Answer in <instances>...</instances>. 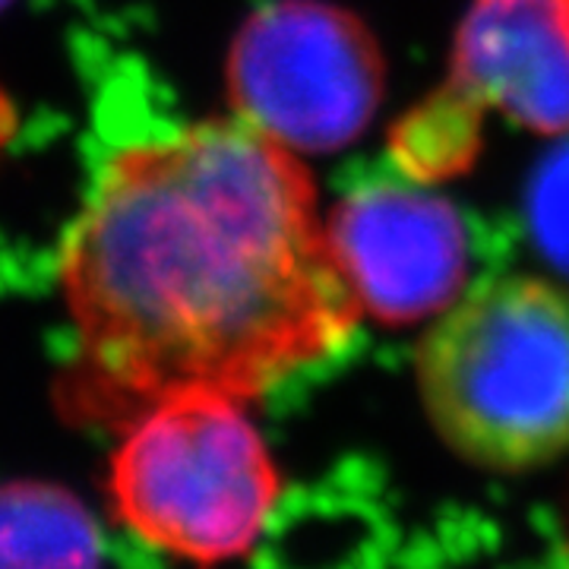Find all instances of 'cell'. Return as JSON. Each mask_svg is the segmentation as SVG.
<instances>
[{
  "label": "cell",
  "mask_w": 569,
  "mask_h": 569,
  "mask_svg": "<svg viewBox=\"0 0 569 569\" xmlns=\"http://www.w3.org/2000/svg\"><path fill=\"white\" fill-rule=\"evenodd\" d=\"M490 111L541 137H569V0H468L447 80L392 127L408 181L475 162Z\"/></svg>",
  "instance_id": "cell-4"
},
{
  "label": "cell",
  "mask_w": 569,
  "mask_h": 569,
  "mask_svg": "<svg viewBox=\"0 0 569 569\" xmlns=\"http://www.w3.org/2000/svg\"><path fill=\"white\" fill-rule=\"evenodd\" d=\"M234 114L295 152L358 140L383 96V58L365 22L323 0H272L228 54Z\"/></svg>",
  "instance_id": "cell-5"
},
{
  "label": "cell",
  "mask_w": 569,
  "mask_h": 569,
  "mask_svg": "<svg viewBox=\"0 0 569 569\" xmlns=\"http://www.w3.org/2000/svg\"><path fill=\"white\" fill-rule=\"evenodd\" d=\"M529 219L541 250L569 269V140L538 168L529 193Z\"/></svg>",
  "instance_id": "cell-8"
},
{
  "label": "cell",
  "mask_w": 569,
  "mask_h": 569,
  "mask_svg": "<svg viewBox=\"0 0 569 569\" xmlns=\"http://www.w3.org/2000/svg\"><path fill=\"white\" fill-rule=\"evenodd\" d=\"M244 406L224 392L187 389L123 427L108 500L142 545L200 569L257 548L282 500V475Z\"/></svg>",
  "instance_id": "cell-3"
},
{
  "label": "cell",
  "mask_w": 569,
  "mask_h": 569,
  "mask_svg": "<svg viewBox=\"0 0 569 569\" xmlns=\"http://www.w3.org/2000/svg\"><path fill=\"white\" fill-rule=\"evenodd\" d=\"M7 3H10V0H0V10H3V7H7Z\"/></svg>",
  "instance_id": "cell-10"
},
{
  "label": "cell",
  "mask_w": 569,
  "mask_h": 569,
  "mask_svg": "<svg viewBox=\"0 0 569 569\" xmlns=\"http://www.w3.org/2000/svg\"><path fill=\"white\" fill-rule=\"evenodd\" d=\"M58 282L77 336L58 408L111 430L187 389L253 402L342 351L365 317L313 174L238 114L118 149Z\"/></svg>",
  "instance_id": "cell-1"
},
{
  "label": "cell",
  "mask_w": 569,
  "mask_h": 569,
  "mask_svg": "<svg viewBox=\"0 0 569 569\" xmlns=\"http://www.w3.org/2000/svg\"><path fill=\"white\" fill-rule=\"evenodd\" d=\"M96 516L73 490L17 478L0 485V569H102Z\"/></svg>",
  "instance_id": "cell-7"
},
{
  "label": "cell",
  "mask_w": 569,
  "mask_h": 569,
  "mask_svg": "<svg viewBox=\"0 0 569 569\" xmlns=\"http://www.w3.org/2000/svg\"><path fill=\"white\" fill-rule=\"evenodd\" d=\"M13 133H17V108L10 102V96L0 89V156H3V149L10 146Z\"/></svg>",
  "instance_id": "cell-9"
},
{
  "label": "cell",
  "mask_w": 569,
  "mask_h": 569,
  "mask_svg": "<svg viewBox=\"0 0 569 569\" xmlns=\"http://www.w3.org/2000/svg\"><path fill=\"white\" fill-rule=\"evenodd\" d=\"M326 231L365 313L411 323L447 310L466 284L459 209L421 181H377L342 197Z\"/></svg>",
  "instance_id": "cell-6"
},
{
  "label": "cell",
  "mask_w": 569,
  "mask_h": 569,
  "mask_svg": "<svg viewBox=\"0 0 569 569\" xmlns=\"http://www.w3.org/2000/svg\"><path fill=\"white\" fill-rule=\"evenodd\" d=\"M440 440L471 466L526 471L569 449V295L538 276L475 284L418 348Z\"/></svg>",
  "instance_id": "cell-2"
}]
</instances>
